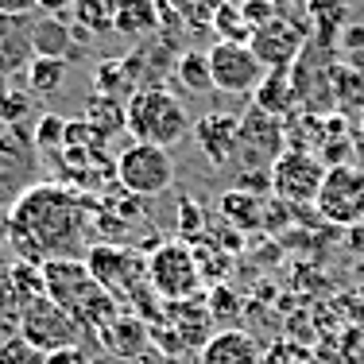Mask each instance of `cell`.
<instances>
[{
    "instance_id": "obj_1",
    "label": "cell",
    "mask_w": 364,
    "mask_h": 364,
    "mask_svg": "<svg viewBox=\"0 0 364 364\" xmlns=\"http://www.w3.org/2000/svg\"><path fill=\"white\" fill-rule=\"evenodd\" d=\"M85 202L58 182H36L20 202L8 210V245L23 264L66 259L82 248Z\"/></svg>"
},
{
    "instance_id": "obj_2",
    "label": "cell",
    "mask_w": 364,
    "mask_h": 364,
    "mask_svg": "<svg viewBox=\"0 0 364 364\" xmlns=\"http://www.w3.org/2000/svg\"><path fill=\"white\" fill-rule=\"evenodd\" d=\"M43 294L66 306L82 322V329H105L112 318H120V302L90 275L85 259L66 256V259H47L43 264Z\"/></svg>"
},
{
    "instance_id": "obj_3",
    "label": "cell",
    "mask_w": 364,
    "mask_h": 364,
    "mask_svg": "<svg viewBox=\"0 0 364 364\" xmlns=\"http://www.w3.org/2000/svg\"><path fill=\"white\" fill-rule=\"evenodd\" d=\"M124 132L136 144H155V147H178L194 132L186 105L163 85H140L124 101Z\"/></svg>"
},
{
    "instance_id": "obj_4",
    "label": "cell",
    "mask_w": 364,
    "mask_h": 364,
    "mask_svg": "<svg viewBox=\"0 0 364 364\" xmlns=\"http://www.w3.org/2000/svg\"><path fill=\"white\" fill-rule=\"evenodd\" d=\"M202 267H198L194 245L186 240H167L147 256V287L159 302H190L202 291Z\"/></svg>"
},
{
    "instance_id": "obj_5",
    "label": "cell",
    "mask_w": 364,
    "mask_h": 364,
    "mask_svg": "<svg viewBox=\"0 0 364 364\" xmlns=\"http://www.w3.org/2000/svg\"><path fill=\"white\" fill-rule=\"evenodd\" d=\"M39 178V144L28 124L0 128V205L12 210Z\"/></svg>"
},
{
    "instance_id": "obj_6",
    "label": "cell",
    "mask_w": 364,
    "mask_h": 364,
    "mask_svg": "<svg viewBox=\"0 0 364 364\" xmlns=\"http://www.w3.org/2000/svg\"><path fill=\"white\" fill-rule=\"evenodd\" d=\"M85 267L117 302H132L147 287V256L128 245H93L85 252Z\"/></svg>"
},
{
    "instance_id": "obj_7",
    "label": "cell",
    "mask_w": 364,
    "mask_h": 364,
    "mask_svg": "<svg viewBox=\"0 0 364 364\" xmlns=\"http://www.w3.org/2000/svg\"><path fill=\"white\" fill-rule=\"evenodd\" d=\"M112 175L132 198H155L175 182V163H171L167 147L155 144H128L112 163Z\"/></svg>"
},
{
    "instance_id": "obj_8",
    "label": "cell",
    "mask_w": 364,
    "mask_h": 364,
    "mask_svg": "<svg viewBox=\"0 0 364 364\" xmlns=\"http://www.w3.org/2000/svg\"><path fill=\"white\" fill-rule=\"evenodd\" d=\"M20 337L50 357V353L74 349V345L82 341V322H77L66 306H58L50 294H39V299H31L28 306H23Z\"/></svg>"
},
{
    "instance_id": "obj_9",
    "label": "cell",
    "mask_w": 364,
    "mask_h": 364,
    "mask_svg": "<svg viewBox=\"0 0 364 364\" xmlns=\"http://www.w3.org/2000/svg\"><path fill=\"white\" fill-rule=\"evenodd\" d=\"M322 178H326V163L314 151H302V147L283 151L267 171V186H272L275 202L283 205H314Z\"/></svg>"
},
{
    "instance_id": "obj_10",
    "label": "cell",
    "mask_w": 364,
    "mask_h": 364,
    "mask_svg": "<svg viewBox=\"0 0 364 364\" xmlns=\"http://www.w3.org/2000/svg\"><path fill=\"white\" fill-rule=\"evenodd\" d=\"M314 210L322 213L329 225H341V229L364 225V167H357V163L326 167Z\"/></svg>"
},
{
    "instance_id": "obj_11",
    "label": "cell",
    "mask_w": 364,
    "mask_h": 364,
    "mask_svg": "<svg viewBox=\"0 0 364 364\" xmlns=\"http://www.w3.org/2000/svg\"><path fill=\"white\" fill-rule=\"evenodd\" d=\"M210 77H213V90L225 93V97H252L256 85L264 82V66L252 55L248 43L237 39H218L210 50Z\"/></svg>"
},
{
    "instance_id": "obj_12",
    "label": "cell",
    "mask_w": 364,
    "mask_h": 364,
    "mask_svg": "<svg viewBox=\"0 0 364 364\" xmlns=\"http://www.w3.org/2000/svg\"><path fill=\"white\" fill-rule=\"evenodd\" d=\"M287 151V132L279 117H267L264 109H248L240 117V159L252 171H272V163Z\"/></svg>"
},
{
    "instance_id": "obj_13",
    "label": "cell",
    "mask_w": 364,
    "mask_h": 364,
    "mask_svg": "<svg viewBox=\"0 0 364 364\" xmlns=\"http://www.w3.org/2000/svg\"><path fill=\"white\" fill-rule=\"evenodd\" d=\"M306 28L302 23L287 20V16H279L275 23H267V28H259L248 36V47H252V55L259 58V66L264 70H291L294 63H299V55L306 50Z\"/></svg>"
},
{
    "instance_id": "obj_14",
    "label": "cell",
    "mask_w": 364,
    "mask_h": 364,
    "mask_svg": "<svg viewBox=\"0 0 364 364\" xmlns=\"http://www.w3.org/2000/svg\"><path fill=\"white\" fill-rule=\"evenodd\" d=\"M194 144L213 167H229L232 155L240 151V117L232 112H205L194 124Z\"/></svg>"
},
{
    "instance_id": "obj_15",
    "label": "cell",
    "mask_w": 364,
    "mask_h": 364,
    "mask_svg": "<svg viewBox=\"0 0 364 364\" xmlns=\"http://www.w3.org/2000/svg\"><path fill=\"white\" fill-rule=\"evenodd\" d=\"M36 58V16L0 12V74H23Z\"/></svg>"
},
{
    "instance_id": "obj_16",
    "label": "cell",
    "mask_w": 364,
    "mask_h": 364,
    "mask_svg": "<svg viewBox=\"0 0 364 364\" xmlns=\"http://www.w3.org/2000/svg\"><path fill=\"white\" fill-rule=\"evenodd\" d=\"M198 364H264V345L248 329L229 326L198 349Z\"/></svg>"
},
{
    "instance_id": "obj_17",
    "label": "cell",
    "mask_w": 364,
    "mask_h": 364,
    "mask_svg": "<svg viewBox=\"0 0 364 364\" xmlns=\"http://www.w3.org/2000/svg\"><path fill=\"white\" fill-rule=\"evenodd\" d=\"M345 28H349V0H306V36L314 47L333 50Z\"/></svg>"
},
{
    "instance_id": "obj_18",
    "label": "cell",
    "mask_w": 364,
    "mask_h": 364,
    "mask_svg": "<svg viewBox=\"0 0 364 364\" xmlns=\"http://www.w3.org/2000/svg\"><path fill=\"white\" fill-rule=\"evenodd\" d=\"M159 0H112V31L124 39H147L159 31Z\"/></svg>"
},
{
    "instance_id": "obj_19",
    "label": "cell",
    "mask_w": 364,
    "mask_h": 364,
    "mask_svg": "<svg viewBox=\"0 0 364 364\" xmlns=\"http://www.w3.org/2000/svg\"><path fill=\"white\" fill-rule=\"evenodd\" d=\"M147 341H151V329H147L140 318H112V322L101 329V345L112 353V357H120V360H132V357H140V353L147 349Z\"/></svg>"
},
{
    "instance_id": "obj_20",
    "label": "cell",
    "mask_w": 364,
    "mask_h": 364,
    "mask_svg": "<svg viewBox=\"0 0 364 364\" xmlns=\"http://www.w3.org/2000/svg\"><path fill=\"white\" fill-rule=\"evenodd\" d=\"M252 105L264 109L267 117H287V112L299 105V97H294V82H291V70H267L264 82L256 85L252 93Z\"/></svg>"
},
{
    "instance_id": "obj_21",
    "label": "cell",
    "mask_w": 364,
    "mask_h": 364,
    "mask_svg": "<svg viewBox=\"0 0 364 364\" xmlns=\"http://www.w3.org/2000/svg\"><path fill=\"white\" fill-rule=\"evenodd\" d=\"M36 109V93L28 90L23 74H0V128L23 124Z\"/></svg>"
},
{
    "instance_id": "obj_22",
    "label": "cell",
    "mask_w": 364,
    "mask_h": 364,
    "mask_svg": "<svg viewBox=\"0 0 364 364\" xmlns=\"http://www.w3.org/2000/svg\"><path fill=\"white\" fill-rule=\"evenodd\" d=\"M218 213H221V221H229L237 232L259 229V225H264V198L248 194V190H229V194L218 198Z\"/></svg>"
},
{
    "instance_id": "obj_23",
    "label": "cell",
    "mask_w": 364,
    "mask_h": 364,
    "mask_svg": "<svg viewBox=\"0 0 364 364\" xmlns=\"http://www.w3.org/2000/svg\"><path fill=\"white\" fill-rule=\"evenodd\" d=\"M74 47V31L58 16H36V58H66Z\"/></svg>"
},
{
    "instance_id": "obj_24",
    "label": "cell",
    "mask_w": 364,
    "mask_h": 364,
    "mask_svg": "<svg viewBox=\"0 0 364 364\" xmlns=\"http://www.w3.org/2000/svg\"><path fill=\"white\" fill-rule=\"evenodd\" d=\"M66 74H70V63L66 58H31L28 70H23V82L36 97H55L66 85Z\"/></svg>"
},
{
    "instance_id": "obj_25",
    "label": "cell",
    "mask_w": 364,
    "mask_h": 364,
    "mask_svg": "<svg viewBox=\"0 0 364 364\" xmlns=\"http://www.w3.org/2000/svg\"><path fill=\"white\" fill-rule=\"evenodd\" d=\"M175 82L186 93H210L213 90V77H210V55L202 50H182L178 63H175Z\"/></svg>"
},
{
    "instance_id": "obj_26",
    "label": "cell",
    "mask_w": 364,
    "mask_h": 364,
    "mask_svg": "<svg viewBox=\"0 0 364 364\" xmlns=\"http://www.w3.org/2000/svg\"><path fill=\"white\" fill-rule=\"evenodd\" d=\"M333 109L337 112H364V74L360 70L333 63Z\"/></svg>"
},
{
    "instance_id": "obj_27",
    "label": "cell",
    "mask_w": 364,
    "mask_h": 364,
    "mask_svg": "<svg viewBox=\"0 0 364 364\" xmlns=\"http://www.w3.org/2000/svg\"><path fill=\"white\" fill-rule=\"evenodd\" d=\"M70 20L77 23L82 31H112V0H74V16Z\"/></svg>"
},
{
    "instance_id": "obj_28",
    "label": "cell",
    "mask_w": 364,
    "mask_h": 364,
    "mask_svg": "<svg viewBox=\"0 0 364 364\" xmlns=\"http://www.w3.org/2000/svg\"><path fill=\"white\" fill-rule=\"evenodd\" d=\"M310 360H314V349L294 341V337H279L264 349V364H310Z\"/></svg>"
},
{
    "instance_id": "obj_29",
    "label": "cell",
    "mask_w": 364,
    "mask_h": 364,
    "mask_svg": "<svg viewBox=\"0 0 364 364\" xmlns=\"http://www.w3.org/2000/svg\"><path fill=\"white\" fill-rule=\"evenodd\" d=\"M66 128H70V124H66L63 117L47 112V117H39V124H36V132H31V136H36V144L43 147V151H50V147H58V144H63Z\"/></svg>"
},
{
    "instance_id": "obj_30",
    "label": "cell",
    "mask_w": 364,
    "mask_h": 364,
    "mask_svg": "<svg viewBox=\"0 0 364 364\" xmlns=\"http://www.w3.org/2000/svg\"><path fill=\"white\" fill-rule=\"evenodd\" d=\"M178 225H182V232H186L194 245L205 237V213H202V205H198L194 198H182V205H178Z\"/></svg>"
},
{
    "instance_id": "obj_31",
    "label": "cell",
    "mask_w": 364,
    "mask_h": 364,
    "mask_svg": "<svg viewBox=\"0 0 364 364\" xmlns=\"http://www.w3.org/2000/svg\"><path fill=\"white\" fill-rule=\"evenodd\" d=\"M0 364H47V353H39L36 345H28L23 337H16L12 345L0 349Z\"/></svg>"
},
{
    "instance_id": "obj_32",
    "label": "cell",
    "mask_w": 364,
    "mask_h": 364,
    "mask_svg": "<svg viewBox=\"0 0 364 364\" xmlns=\"http://www.w3.org/2000/svg\"><path fill=\"white\" fill-rule=\"evenodd\" d=\"M205 306H210V318L221 326V322H229V318L240 310V299H237V294H232L229 287H213V291H210V302H205Z\"/></svg>"
},
{
    "instance_id": "obj_33",
    "label": "cell",
    "mask_w": 364,
    "mask_h": 364,
    "mask_svg": "<svg viewBox=\"0 0 364 364\" xmlns=\"http://www.w3.org/2000/svg\"><path fill=\"white\" fill-rule=\"evenodd\" d=\"M337 345H341V357L345 364H364V322L349 326L341 337H337Z\"/></svg>"
},
{
    "instance_id": "obj_34",
    "label": "cell",
    "mask_w": 364,
    "mask_h": 364,
    "mask_svg": "<svg viewBox=\"0 0 364 364\" xmlns=\"http://www.w3.org/2000/svg\"><path fill=\"white\" fill-rule=\"evenodd\" d=\"M167 4L175 8L182 20H190V23H205L213 12H218V8L210 4V0H167Z\"/></svg>"
},
{
    "instance_id": "obj_35",
    "label": "cell",
    "mask_w": 364,
    "mask_h": 364,
    "mask_svg": "<svg viewBox=\"0 0 364 364\" xmlns=\"http://www.w3.org/2000/svg\"><path fill=\"white\" fill-rule=\"evenodd\" d=\"M310 364H345L337 337H326V341H318V345H314V360H310Z\"/></svg>"
},
{
    "instance_id": "obj_36",
    "label": "cell",
    "mask_w": 364,
    "mask_h": 364,
    "mask_svg": "<svg viewBox=\"0 0 364 364\" xmlns=\"http://www.w3.org/2000/svg\"><path fill=\"white\" fill-rule=\"evenodd\" d=\"M47 364H93V357L82 349V345H74V349H58V353H50Z\"/></svg>"
},
{
    "instance_id": "obj_37",
    "label": "cell",
    "mask_w": 364,
    "mask_h": 364,
    "mask_svg": "<svg viewBox=\"0 0 364 364\" xmlns=\"http://www.w3.org/2000/svg\"><path fill=\"white\" fill-rule=\"evenodd\" d=\"M36 12H43V16H58V20H70L74 0H36Z\"/></svg>"
},
{
    "instance_id": "obj_38",
    "label": "cell",
    "mask_w": 364,
    "mask_h": 364,
    "mask_svg": "<svg viewBox=\"0 0 364 364\" xmlns=\"http://www.w3.org/2000/svg\"><path fill=\"white\" fill-rule=\"evenodd\" d=\"M16 337H20V318L8 314V310H0V349H4V345H12Z\"/></svg>"
},
{
    "instance_id": "obj_39",
    "label": "cell",
    "mask_w": 364,
    "mask_h": 364,
    "mask_svg": "<svg viewBox=\"0 0 364 364\" xmlns=\"http://www.w3.org/2000/svg\"><path fill=\"white\" fill-rule=\"evenodd\" d=\"M0 12L4 16H31L36 12V0H0Z\"/></svg>"
},
{
    "instance_id": "obj_40",
    "label": "cell",
    "mask_w": 364,
    "mask_h": 364,
    "mask_svg": "<svg viewBox=\"0 0 364 364\" xmlns=\"http://www.w3.org/2000/svg\"><path fill=\"white\" fill-rule=\"evenodd\" d=\"M341 47L364 50V28H345V31H341Z\"/></svg>"
}]
</instances>
